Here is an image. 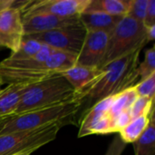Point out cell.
<instances>
[{"label": "cell", "instance_id": "5b68a950", "mask_svg": "<svg viewBox=\"0 0 155 155\" xmlns=\"http://www.w3.org/2000/svg\"><path fill=\"white\" fill-rule=\"evenodd\" d=\"M147 43L146 27L143 23L124 16L109 35L100 69L125 55L141 51Z\"/></svg>", "mask_w": 155, "mask_h": 155}, {"label": "cell", "instance_id": "d6986e66", "mask_svg": "<svg viewBox=\"0 0 155 155\" xmlns=\"http://www.w3.org/2000/svg\"><path fill=\"white\" fill-rule=\"evenodd\" d=\"M76 54L54 50L46 59L45 64L52 72L60 74L61 73L74 67L76 64Z\"/></svg>", "mask_w": 155, "mask_h": 155}, {"label": "cell", "instance_id": "30bf717a", "mask_svg": "<svg viewBox=\"0 0 155 155\" xmlns=\"http://www.w3.org/2000/svg\"><path fill=\"white\" fill-rule=\"evenodd\" d=\"M109 34L102 31H86L85 38L77 55L76 65L100 68L104 57Z\"/></svg>", "mask_w": 155, "mask_h": 155}, {"label": "cell", "instance_id": "ac0fdd59", "mask_svg": "<svg viewBox=\"0 0 155 155\" xmlns=\"http://www.w3.org/2000/svg\"><path fill=\"white\" fill-rule=\"evenodd\" d=\"M154 111L151 113L149 124L142 135L134 142V155H155Z\"/></svg>", "mask_w": 155, "mask_h": 155}, {"label": "cell", "instance_id": "7402d4cb", "mask_svg": "<svg viewBox=\"0 0 155 155\" xmlns=\"http://www.w3.org/2000/svg\"><path fill=\"white\" fill-rule=\"evenodd\" d=\"M155 73V51L154 47H151L145 51L144 59L141 64H138L136 74L139 82L146 79Z\"/></svg>", "mask_w": 155, "mask_h": 155}, {"label": "cell", "instance_id": "f1b7e54d", "mask_svg": "<svg viewBox=\"0 0 155 155\" xmlns=\"http://www.w3.org/2000/svg\"><path fill=\"white\" fill-rule=\"evenodd\" d=\"M155 38V25H152L150 27H147L146 28V39H147V42H151V41H153Z\"/></svg>", "mask_w": 155, "mask_h": 155}, {"label": "cell", "instance_id": "e0dca14e", "mask_svg": "<svg viewBox=\"0 0 155 155\" xmlns=\"http://www.w3.org/2000/svg\"><path fill=\"white\" fill-rule=\"evenodd\" d=\"M138 95L134 90V87H130L117 94H114L112 104L108 110V117L112 124L113 133V123L115 118L125 111H129Z\"/></svg>", "mask_w": 155, "mask_h": 155}, {"label": "cell", "instance_id": "83f0119b", "mask_svg": "<svg viewBox=\"0 0 155 155\" xmlns=\"http://www.w3.org/2000/svg\"><path fill=\"white\" fill-rule=\"evenodd\" d=\"M29 1H15V0H0V11L9 8H15L22 11L26 6Z\"/></svg>", "mask_w": 155, "mask_h": 155}, {"label": "cell", "instance_id": "44dd1931", "mask_svg": "<svg viewBox=\"0 0 155 155\" xmlns=\"http://www.w3.org/2000/svg\"><path fill=\"white\" fill-rule=\"evenodd\" d=\"M43 44L40 42L31 39L23 37V40L18 47V49L12 53L11 55L8 57L12 60H25V59H30L34 57L42 48Z\"/></svg>", "mask_w": 155, "mask_h": 155}, {"label": "cell", "instance_id": "4316f807", "mask_svg": "<svg viewBox=\"0 0 155 155\" xmlns=\"http://www.w3.org/2000/svg\"><path fill=\"white\" fill-rule=\"evenodd\" d=\"M143 25L146 28L155 25V0H149Z\"/></svg>", "mask_w": 155, "mask_h": 155}, {"label": "cell", "instance_id": "cb8c5ba5", "mask_svg": "<svg viewBox=\"0 0 155 155\" xmlns=\"http://www.w3.org/2000/svg\"><path fill=\"white\" fill-rule=\"evenodd\" d=\"M134 90L138 97H146L154 99L155 96V73L146 79L134 84Z\"/></svg>", "mask_w": 155, "mask_h": 155}, {"label": "cell", "instance_id": "7a4b0ae2", "mask_svg": "<svg viewBox=\"0 0 155 155\" xmlns=\"http://www.w3.org/2000/svg\"><path fill=\"white\" fill-rule=\"evenodd\" d=\"M79 99L78 94L61 74L31 84L22 95L13 115L66 104ZM12 115V116H13Z\"/></svg>", "mask_w": 155, "mask_h": 155}, {"label": "cell", "instance_id": "3957f363", "mask_svg": "<svg viewBox=\"0 0 155 155\" xmlns=\"http://www.w3.org/2000/svg\"><path fill=\"white\" fill-rule=\"evenodd\" d=\"M82 100L54 105L10 116L0 121V135L14 132L36 129L54 123H64L81 109Z\"/></svg>", "mask_w": 155, "mask_h": 155}, {"label": "cell", "instance_id": "9a60e30c", "mask_svg": "<svg viewBox=\"0 0 155 155\" xmlns=\"http://www.w3.org/2000/svg\"><path fill=\"white\" fill-rule=\"evenodd\" d=\"M123 17L97 12L83 13L79 15L80 22L86 31H102L109 35Z\"/></svg>", "mask_w": 155, "mask_h": 155}, {"label": "cell", "instance_id": "5bb4252c", "mask_svg": "<svg viewBox=\"0 0 155 155\" xmlns=\"http://www.w3.org/2000/svg\"><path fill=\"white\" fill-rule=\"evenodd\" d=\"M31 84H8L0 90V121L12 116L16 110L22 95Z\"/></svg>", "mask_w": 155, "mask_h": 155}, {"label": "cell", "instance_id": "1f68e13d", "mask_svg": "<svg viewBox=\"0 0 155 155\" xmlns=\"http://www.w3.org/2000/svg\"><path fill=\"white\" fill-rule=\"evenodd\" d=\"M3 48H4V47H2V46H0V51H1V50H2Z\"/></svg>", "mask_w": 155, "mask_h": 155}, {"label": "cell", "instance_id": "8992f818", "mask_svg": "<svg viewBox=\"0 0 155 155\" xmlns=\"http://www.w3.org/2000/svg\"><path fill=\"white\" fill-rule=\"evenodd\" d=\"M64 123H54L36 129L0 135V155L31 154L54 141Z\"/></svg>", "mask_w": 155, "mask_h": 155}, {"label": "cell", "instance_id": "603a6c76", "mask_svg": "<svg viewBox=\"0 0 155 155\" xmlns=\"http://www.w3.org/2000/svg\"><path fill=\"white\" fill-rule=\"evenodd\" d=\"M154 111V99L146 97H137L130 108V114L132 120L142 115H150Z\"/></svg>", "mask_w": 155, "mask_h": 155}, {"label": "cell", "instance_id": "2e32d148", "mask_svg": "<svg viewBox=\"0 0 155 155\" xmlns=\"http://www.w3.org/2000/svg\"><path fill=\"white\" fill-rule=\"evenodd\" d=\"M131 0H91L84 13H104L115 16H126Z\"/></svg>", "mask_w": 155, "mask_h": 155}, {"label": "cell", "instance_id": "4dcf8cb0", "mask_svg": "<svg viewBox=\"0 0 155 155\" xmlns=\"http://www.w3.org/2000/svg\"><path fill=\"white\" fill-rule=\"evenodd\" d=\"M1 88H2V84H1V82H0V90H1Z\"/></svg>", "mask_w": 155, "mask_h": 155}, {"label": "cell", "instance_id": "d6a6232c", "mask_svg": "<svg viewBox=\"0 0 155 155\" xmlns=\"http://www.w3.org/2000/svg\"><path fill=\"white\" fill-rule=\"evenodd\" d=\"M0 46H2V45H0ZM2 47H3V46H2Z\"/></svg>", "mask_w": 155, "mask_h": 155}, {"label": "cell", "instance_id": "7c38bea8", "mask_svg": "<svg viewBox=\"0 0 155 155\" xmlns=\"http://www.w3.org/2000/svg\"><path fill=\"white\" fill-rule=\"evenodd\" d=\"M24 35L49 32L64 27L82 25L79 16L60 17L48 14H35L22 16Z\"/></svg>", "mask_w": 155, "mask_h": 155}, {"label": "cell", "instance_id": "484cf974", "mask_svg": "<svg viewBox=\"0 0 155 155\" xmlns=\"http://www.w3.org/2000/svg\"><path fill=\"white\" fill-rule=\"evenodd\" d=\"M126 146L127 144L120 138L119 135H117L110 143L105 155H122Z\"/></svg>", "mask_w": 155, "mask_h": 155}, {"label": "cell", "instance_id": "6da1fadb", "mask_svg": "<svg viewBox=\"0 0 155 155\" xmlns=\"http://www.w3.org/2000/svg\"><path fill=\"white\" fill-rule=\"evenodd\" d=\"M141 51L125 55L112 62L103 68V74L89 87L79 94L83 101H95V104L106 97L117 94L130 87H134L138 76L136 69Z\"/></svg>", "mask_w": 155, "mask_h": 155}, {"label": "cell", "instance_id": "d4e9b609", "mask_svg": "<svg viewBox=\"0 0 155 155\" xmlns=\"http://www.w3.org/2000/svg\"><path fill=\"white\" fill-rule=\"evenodd\" d=\"M148 3L149 0H131L126 16L140 23H143Z\"/></svg>", "mask_w": 155, "mask_h": 155}, {"label": "cell", "instance_id": "8fae6325", "mask_svg": "<svg viewBox=\"0 0 155 155\" xmlns=\"http://www.w3.org/2000/svg\"><path fill=\"white\" fill-rule=\"evenodd\" d=\"M24 37L21 10L9 8L0 11V45L15 53Z\"/></svg>", "mask_w": 155, "mask_h": 155}, {"label": "cell", "instance_id": "52a82bcc", "mask_svg": "<svg viewBox=\"0 0 155 155\" xmlns=\"http://www.w3.org/2000/svg\"><path fill=\"white\" fill-rule=\"evenodd\" d=\"M85 35L86 30L82 25H80L64 27L49 32L24 35V37L36 40L43 45L52 47L54 50L78 55L83 46Z\"/></svg>", "mask_w": 155, "mask_h": 155}, {"label": "cell", "instance_id": "f546056e", "mask_svg": "<svg viewBox=\"0 0 155 155\" xmlns=\"http://www.w3.org/2000/svg\"><path fill=\"white\" fill-rule=\"evenodd\" d=\"M15 155H31V154H28V153H22V154H15Z\"/></svg>", "mask_w": 155, "mask_h": 155}, {"label": "cell", "instance_id": "277c9868", "mask_svg": "<svg viewBox=\"0 0 155 155\" xmlns=\"http://www.w3.org/2000/svg\"><path fill=\"white\" fill-rule=\"evenodd\" d=\"M54 51L43 45L40 51L32 58L12 60L5 58L0 63V82L3 84H34L43 81L57 74L52 72L45 61Z\"/></svg>", "mask_w": 155, "mask_h": 155}, {"label": "cell", "instance_id": "4fadbf2b", "mask_svg": "<svg viewBox=\"0 0 155 155\" xmlns=\"http://www.w3.org/2000/svg\"><path fill=\"white\" fill-rule=\"evenodd\" d=\"M103 73L104 70L100 68L75 64L74 67L61 73L60 74L69 82L79 95L87 87L92 85L103 74Z\"/></svg>", "mask_w": 155, "mask_h": 155}, {"label": "cell", "instance_id": "ffe728a7", "mask_svg": "<svg viewBox=\"0 0 155 155\" xmlns=\"http://www.w3.org/2000/svg\"><path fill=\"white\" fill-rule=\"evenodd\" d=\"M150 115H142L132 120L125 127L119 132L120 138L127 144L134 143L144 132L149 124Z\"/></svg>", "mask_w": 155, "mask_h": 155}, {"label": "cell", "instance_id": "ba28073f", "mask_svg": "<svg viewBox=\"0 0 155 155\" xmlns=\"http://www.w3.org/2000/svg\"><path fill=\"white\" fill-rule=\"evenodd\" d=\"M91 0H32L22 9V16L48 14L60 17L79 16Z\"/></svg>", "mask_w": 155, "mask_h": 155}, {"label": "cell", "instance_id": "9c48e42d", "mask_svg": "<svg viewBox=\"0 0 155 155\" xmlns=\"http://www.w3.org/2000/svg\"><path fill=\"white\" fill-rule=\"evenodd\" d=\"M114 96L112 95L97 102L87 112L81 124L78 137L112 133V124L108 117V110L112 104Z\"/></svg>", "mask_w": 155, "mask_h": 155}]
</instances>
